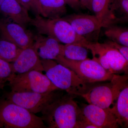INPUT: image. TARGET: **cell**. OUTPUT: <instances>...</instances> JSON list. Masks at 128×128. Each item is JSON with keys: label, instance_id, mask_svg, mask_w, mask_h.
Returning a JSON list of instances; mask_svg holds the SVG:
<instances>
[{"label": "cell", "instance_id": "15", "mask_svg": "<svg viewBox=\"0 0 128 128\" xmlns=\"http://www.w3.org/2000/svg\"><path fill=\"white\" fill-rule=\"evenodd\" d=\"M0 12L25 28L32 19L28 11L17 0H4L0 7Z\"/></svg>", "mask_w": 128, "mask_h": 128}, {"label": "cell", "instance_id": "18", "mask_svg": "<svg viewBox=\"0 0 128 128\" xmlns=\"http://www.w3.org/2000/svg\"><path fill=\"white\" fill-rule=\"evenodd\" d=\"M42 16L49 18H61L66 14V4L64 0H39Z\"/></svg>", "mask_w": 128, "mask_h": 128}, {"label": "cell", "instance_id": "28", "mask_svg": "<svg viewBox=\"0 0 128 128\" xmlns=\"http://www.w3.org/2000/svg\"><path fill=\"white\" fill-rule=\"evenodd\" d=\"M4 82H0V89H1L4 86Z\"/></svg>", "mask_w": 128, "mask_h": 128}, {"label": "cell", "instance_id": "22", "mask_svg": "<svg viewBox=\"0 0 128 128\" xmlns=\"http://www.w3.org/2000/svg\"><path fill=\"white\" fill-rule=\"evenodd\" d=\"M22 50L10 41L0 40V59L9 63L14 62Z\"/></svg>", "mask_w": 128, "mask_h": 128}, {"label": "cell", "instance_id": "5", "mask_svg": "<svg viewBox=\"0 0 128 128\" xmlns=\"http://www.w3.org/2000/svg\"><path fill=\"white\" fill-rule=\"evenodd\" d=\"M46 128L41 118L24 108L7 100L0 103V128Z\"/></svg>", "mask_w": 128, "mask_h": 128}, {"label": "cell", "instance_id": "16", "mask_svg": "<svg viewBox=\"0 0 128 128\" xmlns=\"http://www.w3.org/2000/svg\"><path fill=\"white\" fill-rule=\"evenodd\" d=\"M110 110L116 118L119 127L128 128V84L121 90L113 107Z\"/></svg>", "mask_w": 128, "mask_h": 128}, {"label": "cell", "instance_id": "25", "mask_svg": "<svg viewBox=\"0 0 128 128\" xmlns=\"http://www.w3.org/2000/svg\"><path fill=\"white\" fill-rule=\"evenodd\" d=\"M106 42L118 50L125 59L128 61V46L117 43L111 40L106 41Z\"/></svg>", "mask_w": 128, "mask_h": 128}, {"label": "cell", "instance_id": "27", "mask_svg": "<svg viewBox=\"0 0 128 128\" xmlns=\"http://www.w3.org/2000/svg\"><path fill=\"white\" fill-rule=\"evenodd\" d=\"M81 7L91 11L92 0H80Z\"/></svg>", "mask_w": 128, "mask_h": 128}, {"label": "cell", "instance_id": "17", "mask_svg": "<svg viewBox=\"0 0 128 128\" xmlns=\"http://www.w3.org/2000/svg\"><path fill=\"white\" fill-rule=\"evenodd\" d=\"M112 0H92L91 11L100 22L103 28L117 25L110 11Z\"/></svg>", "mask_w": 128, "mask_h": 128}, {"label": "cell", "instance_id": "14", "mask_svg": "<svg viewBox=\"0 0 128 128\" xmlns=\"http://www.w3.org/2000/svg\"><path fill=\"white\" fill-rule=\"evenodd\" d=\"M32 47L41 59L55 60L62 55L64 44L52 38L38 34L34 37Z\"/></svg>", "mask_w": 128, "mask_h": 128}, {"label": "cell", "instance_id": "24", "mask_svg": "<svg viewBox=\"0 0 128 128\" xmlns=\"http://www.w3.org/2000/svg\"><path fill=\"white\" fill-rule=\"evenodd\" d=\"M18 2L28 11L33 12L35 16H42V9L39 0H18Z\"/></svg>", "mask_w": 128, "mask_h": 128}, {"label": "cell", "instance_id": "21", "mask_svg": "<svg viewBox=\"0 0 128 128\" xmlns=\"http://www.w3.org/2000/svg\"><path fill=\"white\" fill-rule=\"evenodd\" d=\"M105 28L104 34L110 40L128 47V28L113 25Z\"/></svg>", "mask_w": 128, "mask_h": 128}, {"label": "cell", "instance_id": "2", "mask_svg": "<svg viewBox=\"0 0 128 128\" xmlns=\"http://www.w3.org/2000/svg\"><path fill=\"white\" fill-rule=\"evenodd\" d=\"M41 61L45 75L59 90L76 96L89 89V84L70 69L54 60L41 59Z\"/></svg>", "mask_w": 128, "mask_h": 128}, {"label": "cell", "instance_id": "11", "mask_svg": "<svg viewBox=\"0 0 128 128\" xmlns=\"http://www.w3.org/2000/svg\"><path fill=\"white\" fill-rule=\"evenodd\" d=\"M80 107L85 118L97 128H119L116 118L110 110L89 104Z\"/></svg>", "mask_w": 128, "mask_h": 128}, {"label": "cell", "instance_id": "13", "mask_svg": "<svg viewBox=\"0 0 128 128\" xmlns=\"http://www.w3.org/2000/svg\"><path fill=\"white\" fill-rule=\"evenodd\" d=\"M11 63L14 73L18 74L32 70L44 71L41 59L32 46L22 50L16 59Z\"/></svg>", "mask_w": 128, "mask_h": 128}, {"label": "cell", "instance_id": "20", "mask_svg": "<svg viewBox=\"0 0 128 128\" xmlns=\"http://www.w3.org/2000/svg\"><path fill=\"white\" fill-rule=\"evenodd\" d=\"M88 50L78 44H68L64 45L62 56L68 59L80 61L86 59Z\"/></svg>", "mask_w": 128, "mask_h": 128}, {"label": "cell", "instance_id": "3", "mask_svg": "<svg viewBox=\"0 0 128 128\" xmlns=\"http://www.w3.org/2000/svg\"><path fill=\"white\" fill-rule=\"evenodd\" d=\"M30 24L36 28L38 34H45L65 44H78L85 47L90 41L77 34L62 18H49L37 15L32 18Z\"/></svg>", "mask_w": 128, "mask_h": 128}, {"label": "cell", "instance_id": "6", "mask_svg": "<svg viewBox=\"0 0 128 128\" xmlns=\"http://www.w3.org/2000/svg\"><path fill=\"white\" fill-rule=\"evenodd\" d=\"M90 50L92 59L113 74H128V61L116 48L106 42L89 41L85 46Z\"/></svg>", "mask_w": 128, "mask_h": 128}, {"label": "cell", "instance_id": "26", "mask_svg": "<svg viewBox=\"0 0 128 128\" xmlns=\"http://www.w3.org/2000/svg\"><path fill=\"white\" fill-rule=\"evenodd\" d=\"M66 4L75 10H78L81 8L80 0H64Z\"/></svg>", "mask_w": 128, "mask_h": 128}, {"label": "cell", "instance_id": "23", "mask_svg": "<svg viewBox=\"0 0 128 128\" xmlns=\"http://www.w3.org/2000/svg\"><path fill=\"white\" fill-rule=\"evenodd\" d=\"M12 67L11 63L0 59V82H9L16 75Z\"/></svg>", "mask_w": 128, "mask_h": 128}, {"label": "cell", "instance_id": "7", "mask_svg": "<svg viewBox=\"0 0 128 128\" xmlns=\"http://www.w3.org/2000/svg\"><path fill=\"white\" fill-rule=\"evenodd\" d=\"M74 71L85 82L90 84L110 81L114 74L106 70L98 62L86 58L80 61L72 60L59 55L55 60Z\"/></svg>", "mask_w": 128, "mask_h": 128}, {"label": "cell", "instance_id": "9", "mask_svg": "<svg viewBox=\"0 0 128 128\" xmlns=\"http://www.w3.org/2000/svg\"><path fill=\"white\" fill-rule=\"evenodd\" d=\"M60 90L46 92L12 91L8 94V101L24 108L33 114L42 112L61 92Z\"/></svg>", "mask_w": 128, "mask_h": 128}, {"label": "cell", "instance_id": "4", "mask_svg": "<svg viewBox=\"0 0 128 128\" xmlns=\"http://www.w3.org/2000/svg\"><path fill=\"white\" fill-rule=\"evenodd\" d=\"M128 74H114L110 82L89 88L78 96L82 97L89 104L110 110L121 90L128 85Z\"/></svg>", "mask_w": 128, "mask_h": 128}, {"label": "cell", "instance_id": "8", "mask_svg": "<svg viewBox=\"0 0 128 128\" xmlns=\"http://www.w3.org/2000/svg\"><path fill=\"white\" fill-rule=\"evenodd\" d=\"M9 82L13 92L46 93L59 90L46 75L37 70L16 74Z\"/></svg>", "mask_w": 128, "mask_h": 128}, {"label": "cell", "instance_id": "10", "mask_svg": "<svg viewBox=\"0 0 128 128\" xmlns=\"http://www.w3.org/2000/svg\"><path fill=\"white\" fill-rule=\"evenodd\" d=\"M0 34L2 39L14 44L22 49L33 45L34 37L25 28L12 21L0 18Z\"/></svg>", "mask_w": 128, "mask_h": 128}, {"label": "cell", "instance_id": "1", "mask_svg": "<svg viewBox=\"0 0 128 128\" xmlns=\"http://www.w3.org/2000/svg\"><path fill=\"white\" fill-rule=\"evenodd\" d=\"M74 95L60 93L42 110L41 117L49 128H80L84 117Z\"/></svg>", "mask_w": 128, "mask_h": 128}, {"label": "cell", "instance_id": "30", "mask_svg": "<svg viewBox=\"0 0 128 128\" xmlns=\"http://www.w3.org/2000/svg\"><path fill=\"white\" fill-rule=\"evenodd\" d=\"M17 0V1H18V0Z\"/></svg>", "mask_w": 128, "mask_h": 128}, {"label": "cell", "instance_id": "12", "mask_svg": "<svg viewBox=\"0 0 128 128\" xmlns=\"http://www.w3.org/2000/svg\"><path fill=\"white\" fill-rule=\"evenodd\" d=\"M62 18L70 24L77 34L85 38L86 36L103 28L95 15L74 14Z\"/></svg>", "mask_w": 128, "mask_h": 128}, {"label": "cell", "instance_id": "29", "mask_svg": "<svg viewBox=\"0 0 128 128\" xmlns=\"http://www.w3.org/2000/svg\"><path fill=\"white\" fill-rule=\"evenodd\" d=\"M4 0H0V7L1 6L2 4V2L4 1Z\"/></svg>", "mask_w": 128, "mask_h": 128}, {"label": "cell", "instance_id": "19", "mask_svg": "<svg viewBox=\"0 0 128 128\" xmlns=\"http://www.w3.org/2000/svg\"><path fill=\"white\" fill-rule=\"evenodd\" d=\"M109 9L116 24L128 22V0H112Z\"/></svg>", "mask_w": 128, "mask_h": 128}]
</instances>
